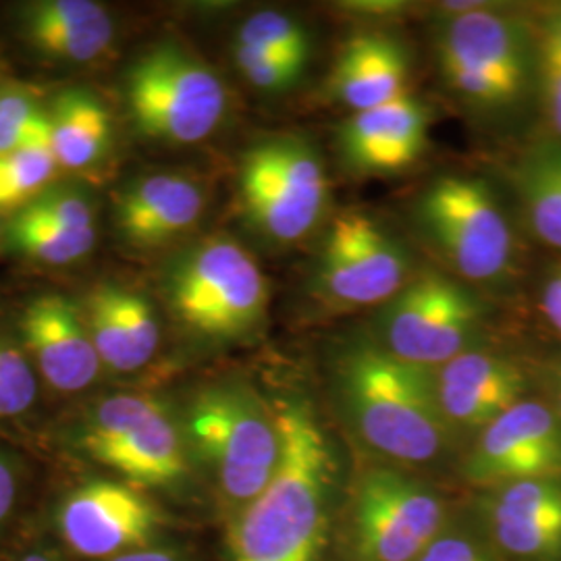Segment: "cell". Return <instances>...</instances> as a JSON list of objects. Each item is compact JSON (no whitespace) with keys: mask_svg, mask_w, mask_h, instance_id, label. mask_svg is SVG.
<instances>
[{"mask_svg":"<svg viewBox=\"0 0 561 561\" xmlns=\"http://www.w3.org/2000/svg\"><path fill=\"white\" fill-rule=\"evenodd\" d=\"M280 456L261 495L225 522L229 561H327L340 460L312 403L285 398L275 405Z\"/></svg>","mask_w":561,"mask_h":561,"instance_id":"6da1fadb","label":"cell"},{"mask_svg":"<svg viewBox=\"0 0 561 561\" xmlns=\"http://www.w3.org/2000/svg\"><path fill=\"white\" fill-rule=\"evenodd\" d=\"M333 379L343 416L375 454L396 466H426L445 454L454 433L435 368L401 360L377 340H356L341 350Z\"/></svg>","mask_w":561,"mask_h":561,"instance_id":"7a4b0ae2","label":"cell"},{"mask_svg":"<svg viewBox=\"0 0 561 561\" xmlns=\"http://www.w3.org/2000/svg\"><path fill=\"white\" fill-rule=\"evenodd\" d=\"M181 433L190 458H198L213 479L225 522L254 502L277 470L275 410L243 382L198 389L185 405Z\"/></svg>","mask_w":561,"mask_h":561,"instance_id":"3957f363","label":"cell"},{"mask_svg":"<svg viewBox=\"0 0 561 561\" xmlns=\"http://www.w3.org/2000/svg\"><path fill=\"white\" fill-rule=\"evenodd\" d=\"M449 11L435 41L449 94L484 115L516 108L537 71V44L528 27L484 4H449Z\"/></svg>","mask_w":561,"mask_h":561,"instance_id":"277c9868","label":"cell"},{"mask_svg":"<svg viewBox=\"0 0 561 561\" xmlns=\"http://www.w3.org/2000/svg\"><path fill=\"white\" fill-rule=\"evenodd\" d=\"M447 522L433 484L396 463L366 466L341 505V561H419Z\"/></svg>","mask_w":561,"mask_h":561,"instance_id":"5b68a950","label":"cell"},{"mask_svg":"<svg viewBox=\"0 0 561 561\" xmlns=\"http://www.w3.org/2000/svg\"><path fill=\"white\" fill-rule=\"evenodd\" d=\"M167 298L192 335L231 343L261 329L268 310V283L259 262L238 241L210 238L173 262Z\"/></svg>","mask_w":561,"mask_h":561,"instance_id":"8992f818","label":"cell"},{"mask_svg":"<svg viewBox=\"0 0 561 561\" xmlns=\"http://www.w3.org/2000/svg\"><path fill=\"white\" fill-rule=\"evenodd\" d=\"M331 196L321 152L280 134L250 146L240 164L241 210L264 240L294 245L321 225Z\"/></svg>","mask_w":561,"mask_h":561,"instance_id":"52a82bcc","label":"cell"},{"mask_svg":"<svg viewBox=\"0 0 561 561\" xmlns=\"http://www.w3.org/2000/svg\"><path fill=\"white\" fill-rule=\"evenodd\" d=\"M129 115L146 138L190 146L206 140L227 111L219 73L175 42L144 53L125 76Z\"/></svg>","mask_w":561,"mask_h":561,"instance_id":"ba28073f","label":"cell"},{"mask_svg":"<svg viewBox=\"0 0 561 561\" xmlns=\"http://www.w3.org/2000/svg\"><path fill=\"white\" fill-rule=\"evenodd\" d=\"M416 221L426 241L461 279L497 283L514 266V231L481 180L443 175L422 190Z\"/></svg>","mask_w":561,"mask_h":561,"instance_id":"9c48e42d","label":"cell"},{"mask_svg":"<svg viewBox=\"0 0 561 561\" xmlns=\"http://www.w3.org/2000/svg\"><path fill=\"white\" fill-rule=\"evenodd\" d=\"M81 449L134 486H178L190 477L180 424L150 396L99 401L81 422Z\"/></svg>","mask_w":561,"mask_h":561,"instance_id":"30bf717a","label":"cell"},{"mask_svg":"<svg viewBox=\"0 0 561 561\" xmlns=\"http://www.w3.org/2000/svg\"><path fill=\"white\" fill-rule=\"evenodd\" d=\"M482 324L484 306L463 283L424 271L385 304L377 341L401 360L439 368L479 347Z\"/></svg>","mask_w":561,"mask_h":561,"instance_id":"8fae6325","label":"cell"},{"mask_svg":"<svg viewBox=\"0 0 561 561\" xmlns=\"http://www.w3.org/2000/svg\"><path fill=\"white\" fill-rule=\"evenodd\" d=\"M412 279V261L381 222L343 210L322 238L314 294L331 308H368L393 300Z\"/></svg>","mask_w":561,"mask_h":561,"instance_id":"7c38bea8","label":"cell"},{"mask_svg":"<svg viewBox=\"0 0 561 561\" xmlns=\"http://www.w3.org/2000/svg\"><path fill=\"white\" fill-rule=\"evenodd\" d=\"M461 479L477 489L561 479V419L547 400L524 398L484 426L461 461Z\"/></svg>","mask_w":561,"mask_h":561,"instance_id":"4fadbf2b","label":"cell"},{"mask_svg":"<svg viewBox=\"0 0 561 561\" xmlns=\"http://www.w3.org/2000/svg\"><path fill=\"white\" fill-rule=\"evenodd\" d=\"M162 526L161 507L129 482L81 484L57 510L60 539L85 560H115L150 547Z\"/></svg>","mask_w":561,"mask_h":561,"instance_id":"5bb4252c","label":"cell"},{"mask_svg":"<svg viewBox=\"0 0 561 561\" xmlns=\"http://www.w3.org/2000/svg\"><path fill=\"white\" fill-rule=\"evenodd\" d=\"M477 524L505 561H561V479L484 489Z\"/></svg>","mask_w":561,"mask_h":561,"instance_id":"9a60e30c","label":"cell"},{"mask_svg":"<svg viewBox=\"0 0 561 561\" xmlns=\"http://www.w3.org/2000/svg\"><path fill=\"white\" fill-rule=\"evenodd\" d=\"M21 347L53 389L76 393L99 379L102 362L83 312L69 298L44 294L23 308Z\"/></svg>","mask_w":561,"mask_h":561,"instance_id":"2e32d148","label":"cell"},{"mask_svg":"<svg viewBox=\"0 0 561 561\" xmlns=\"http://www.w3.org/2000/svg\"><path fill=\"white\" fill-rule=\"evenodd\" d=\"M435 387L449 431L479 435L526 398L528 375L518 362L477 347L435 368Z\"/></svg>","mask_w":561,"mask_h":561,"instance_id":"e0dca14e","label":"cell"},{"mask_svg":"<svg viewBox=\"0 0 561 561\" xmlns=\"http://www.w3.org/2000/svg\"><path fill=\"white\" fill-rule=\"evenodd\" d=\"M428 127V108L410 94L352 113L337 131L341 161L360 175H398L421 161Z\"/></svg>","mask_w":561,"mask_h":561,"instance_id":"ac0fdd59","label":"cell"},{"mask_svg":"<svg viewBox=\"0 0 561 561\" xmlns=\"http://www.w3.org/2000/svg\"><path fill=\"white\" fill-rule=\"evenodd\" d=\"M206 192L181 173H157L134 181L117 198L115 222L136 248H159L185 236L201 221Z\"/></svg>","mask_w":561,"mask_h":561,"instance_id":"d6986e66","label":"cell"},{"mask_svg":"<svg viewBox=\"0 0 561 561\" xmlns=\"http://www.w3.org/2000/svg\"><path fill=\"white\" fill-rule=\"evenodd\" d=\"M410 57L398 38L382 32L356 34L343 44L329 78V92L352 113L408 94Z\"/></svg>","mask_w":561,"mask_h":561,"instance_id":"ffe728a7","label":"cell"},{"mask_svg":"<svg viewBox=\"0 0 561 561\" xmlns=\"http://www.w3.org/2000/svg\"><path fill=\"white\" fill-rule=\"evenodd\" d=\"M57 167L78 171L101 161L111 144V115L92 92L62 90L48 111Z\"/></svg>","mask_w":561,"mask_h":561,"instance_id":"44dd1931","label":"cell"},{"mask_svg":"<svg viewBox=\"0 0 561 561\" xmlns=\"http://www.w3.org/2000/svg\"><path fill=\"white\" fill-rule=\"evenodd\" d=\"M512 181L533 233L561 252V141L528 150L512 169Z\"/></svg>","mask_w":561,"mask_h":561,"instance_id":"7402d4cb","label":"cell"},{"mask_svg":"<svg viewBox=\"0 0 561 561\" xmlns=\"http://www.w3.org/2000/svg\"><path fill=\"white\" fill-rule=\"evenodd\" d=\"M57 169L48 123L25 146L7 157H0V210H21L38 198Z\"/></svg>","mask_w":561,"mask_h":561,"instance_id":"603a6c76","label":"cell"},{"mask_svg":"<svg viewBox=\"0 0 561 561\" xmlns=\"http://www.w3.org/2000/svg\"><path fill=\"white\" fill-rule=\"evenodd\" d=\"M7 240L32 261L60 266L83 259L92 250L96 233L94 229H65L18 210L7 227Z\"/></svg>","mask_w":561,"mask_h":561,"instance_id":"cb8c5ba5","label":"cell"},{"mask_svg":"<svg viewBox=\"0 0 561 561\" xmlns=\"http://www.w3.org/2000/svg\"><path fill=\"white\" fill-rule=\"evenodd\" d=\"M236 44L304 69L312 59L310 30L298 18L273 9L259 11L243 21Z\"/></svg>","mask_w":561,"mask_h":561,"instance_id":"d4e9b609","label":"cell"},{"mask_svg":"<svg viewBox=\"0 0 561 561\" xmlns=\"http://www.w3.org/2000/svg\"><path fill=\"white\" fill-rule=\"evenodd\" d=\"M83 321L102 362L113 373H134L117 308V285H96L83 308Z\"/></svg>","mask_w":561,"mask_h":561,"instance_id":"484cf974","label":"cell"},{"mask_svg":"<svg viewBox=\"0 0 561 561\" xmlns=\"http://www.w3.org/2000/svg\"><path fill=\"white\" fill-rule=\"evenodd\" d=\"M113 36H115V25L108 18V13L99 20L80 23V25L25 34L27 42L36 50H41L42 55L50 59L65 60V62H92L99 59L111 46Z\"/></svg>","mask_w":561,"mask_h":561,"instance_id":"4316f807","label":"cell"},{"mask_svg":"<svg viewBox=\"0 0 561 561\" xmlns=\"http://www.w3.org/2000/svg\"><path fill=\"white\" fill-rule=\"evenodd\" d=\"M38 398V373L23 347L0 337V419H18Z\"/></svg>","mask_w":561,"mask_h":561,"instance_id":"83f0119b","label":"cell"},{"mask_svg":"<svg viewBox=\"0 0 561 561\" xmlns=\"http://www.w3.org/2000/svg\"><path fill=\"white\" fill-rule=\"evenodd\" d=\"M117 308H119L121 324L127 341L131 366L134 370H140L141 366H146L154 358L159 350V343H161L159 319L150 301L140 294L119 285H117Z\"/></svg>","mask_w":561,"mask_h":561,"instance_id":"f1b7e54d","label":"cell"},{"mask_svg":"<svg viewBox=\"0 0 561 561\" xmlns=\"http://www.w3.org/2000/svg\"><path fill=\"white\" fill-rule=\"evenodd\" d=\"M48 125V111H42L36 99L20 90L0 92V157L15 152Z\"/></svg>","mask_w":561,"mask_h":561,"instance_id":"f546056e","label":"cell"},{"mask_svg":"<svg viewBox=\"0 0 561 561\" xmlns=\"http://www.w3.org/2000/svg\"><path fill=\"white\" fill-rule=\"evenodd\" d=\"M419 561H505L486 541L479 524L451 520L445 524L442 535L431 542Z\"/></svg>","mask_w":561,"mask_h":561,"instance_id":"4dcf8cb0","label":"cell"},{"mask_svg":"<svg viewBox=\"0 0 561 561\" xmlns=\"http://www.w3.org/2000/svg\"><path fill=\"white\" fill-rule=\"evenodd\" d=\"M233 57L245 81L266 94H279L291 90L306 73L304 67L245 48L240 44L233 46Z\"/></svg>","mask_w":561,"mask_h":561,"instance_id":"1f68e13d","label":"cell"},{"mask_svg":"<svg viewBox=\"0 0 561 561\" xmlns=\"http://www.w3.org/2000/svg\"><path fill=\"white\" fill-rule=\"evenodd\" d=\"M537 71L545 121L553 141H561V41L545 25L537 42Z\"/></svg>","mask_w":561,"mask_h":561,"instance_id":"d6a6232c","label":"cell"},{"mask_svg":"<svg viewBox=\"0 0 561 561\" xmlns=\"http://www.w3.org/2000/svg\"><path fill=\"white\" fill-rule=\"evenodd\" d=\"M106 15L104 7L90 0H41L23 9V32L36 34L48 30L71 27Z\"/></svg>","mask_w":561,"mask_h":561,"instance_id":"836d02e7","label":"cell"},{"mask_svg":"<svg viewBox=\"0 0 561 561\" xmlns=\"http://www.w3.org/2000/svg\"><path fill=\"white\" fill-rule=\"evenodd\" d=\"M20 213L41 221L59 225L65 229H94L90 202L71 190L42 192L38 198L23 206Z\"/></svg>","mask_w":561,"mask_h":561,"instance_id":"e575fe53","label":"cell"},{"mask_svg":"<svg viewBox=\"0 0 561 561\" xmlns=\"http://www.w3.org/2000/svg\"><path fill=\"white\" fill-rule=\"evenodd\" d=\"M541 312L561 337V262L549 271L542 285Z\"/></svg>","mask_w":561,"mask_h":561,"instance_id":"d590c367","label":"cell"},{"mask_svg":"<svg viewBox=\"0 0 561 561\" xmlns=\"http://www.w3.org/2000/svg\"><path fill=\"white\" fill-rule=\"evenodd\" d=\"M20 495V481L9 460L0 456V526L13 514Z\"/></svg>","mask_w":561,"mask_h":561,"instance_id":"8d00e7d4","label":"cell"},{"mask_svg":"<svg viewBox=\"0 0 561 561\" xmlns=\"http://www.w3.org/2000/svg\"><path fill=\"white\" fill-rule=\"evenodd\" d=\"M108 561H198L194 556H190L185 549L173 547V545H150L138 551H129L125 556H119L115 560Z\"/></svg>","mask_w":561,"mask_h":561,"instance_id":"74e56055","label":"cell"},{"mask_svg":"<svg viewBox=\"0 0 561 561\" xmlns=\"http://www.w3.org/2000/svg\"><path fill=\"white\" fill-rule=\"evenodd\" d=\"M542 382L549 391V403L556 408V412L560 414L561 419V358L549 362L542 368Z\"/></svg>","mask_w":561,"mask_h":561,"instance_id":"f35d334b","label":"cell"},{"mask_svg":"<svg viewBox=\"0 0 561 561\" xmlns=\"http://www.w3.org/2000/svg\"><path fill=\"white\" fill-rule=\"evenodd\" d=\"M15 561H60L59 553L53 549H44V547H34L27 549L25 553H21Z\"/></svg>","mask_w":561,"mask_h":561,"instance_id":"ab89813d","label":"cell"},{"mask_svg":"<svg viewBox=\"0 0 561 561\" xmlns=\"http://www.w3.org/2000/svg\"><path fill=\"white\" fill-rule=\"evenodd\" d=\"M542 25L547 27V30H551L558 38L561 41V9H556V11H551V15L547 18V20L542 21Z\"/></svg>","mask_w":561,"mask_h":561,"instance_id":"60d3db41","label":"cell"}]
</instances>
